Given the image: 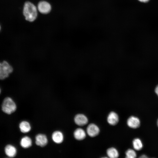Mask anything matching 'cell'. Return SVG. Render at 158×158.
<instances>
[{"mask_svg": "<svg viewBox=\"0 0 158 158\" xmlns=\"http://www.w3.org/2000/svg\"><path fill=\"white\" fill-rule=\"evenodd\" d=\"M75 138L79 140L84 139L86 137V134L85 131L81 128H78L75 129L73 133Z\"/></svg>", "mask_w": 158, "mask_h": 158, "instance_id": "7c38bea8", "label": "cell"}, {"mask_svg": "<svg viewBox=\"0 0 158 158\" xmlns=\"http://www.w3.org/2000/svg\"><path fill=\"white\" fill-rule=\"evenodd\" d=\"M155 93L158 96V85H157L155 89Z\"/></svg>", "mask_w": 158, "mask_h": 158, "instance_id": "ac0fdd59", "label": "cell"}, {"mask_svg": "<svg viewBox=\"0 0 158 158\" xmlns=\"http://www.w3.org/2000/svg\"><path fill=\"white\" fill-rule=\"evenodd\" d=\"M133 144L134 148L137 150H140L143 147L142 141L138 138H135L133 140Z\"/></svg>", "mask_w": 158, "mask_h": 158, "instance_id": "2e32d148", "label": "cell"}, {"mask_svg": "<svg viewBox=\"0 0 158 158\" xmlns=\"http://www.w3.org/2000/svg\"><path fill=\"white\" fill-rule=\"evenodd\" d=\"M52 138L53 141L56 143H61L63 140V135L61 132L59 131L54 132L52 135Z\"/></svg>", "mask_w": 158, "mask_h": 158, "instance_id": "8fae6325", "label": "cell"}, {"mask_svg": "<svg viewBox=\"0 0 158 158\" xmlns=\"http://www.w3.org/2000/svg\"><path fill=\"white\" fill-rule=\"evenodd\" d=\"M5 152L6 154L8 157H13L16 155L17 150L14 146L8 145L5 148Z\"/></svg>", "mask_w": 158, "mask_h": 158, "instance_id": "30bf717a", "label": "cell"}, {"mask_svg": "<svg viewBox=\"0 0 158 158\" xmlns=\"http://www.w3.org/2000/svg\"><path fill=\"white\" fill-rule=\"evenodd\" d=\"M1 109L4 113L10 114L16 111V106L11 98L7 97H6L3 102Z\"/></svg>", "mask_w": 158, "mask_h": 158, "instance_id": "7a4b0ae2", "label": "cell"}, {"mask_svg": "<svg viewBox=\"0 0 158 158\" xmlns=\"http://www.w3.org/2000/svg\"><path fill=\"white\" fill-rule=\"evenodd\" d=\"M38 9L41 13L47 14L51 11V7L50 4L48 2L45 1H41L38 4Z\"/></svg>", "mask_w": 158, "mask_h": 158, "instance_id": "277c9868", "label": "cell"}, {"mask_svg": "<svg viewBox=\"0 0 158 158\" xmlns=\"http://www.w3.org/2000/svg\"><path fill=\"white\" fill-rule=\"evenodd\" d=\"M157 126H158V119L157 121Z\"/></svg>", "mask_w": 158, "mask_h": 158, "instance_id": "44dd1931", "label": "cell"}, {"mask_svg": "<svg viewBox=\"0 0 158 158\" xmlns=\"http://www.w3.org/2000/svg\"><path fill=\"white\" fill-rule=\"evenodd\" d=\"M23 14L26 20L31 22L33 21L37 16L36 7L29 1L26 2L24 6Z\"/></svg>", "mask_w": 158, "mask_h": 158, "instance_id": "6da1fadb", "label": "cell"}, {"mask_svg": "<svg viewBox=\"0 0 158 158\" xmlns=\"http://www.w3.org/2000/svg\"><path fill=\"white\" fill-rule=\"evenodd\" d=\"M127 124L130 128H136L140 126V121L139 119L134 116H131L128 119Z\"/></svg>", "mask_w": 158, "mask_h": 158, "instance_id": "ba28073f", "label": "cell"}, {"mask_svg": "<svg viewBox=\"0 0 158 158\" xmlns=\"http://www.w3.org/2000/svg\"><path fill=\"white\" fill-rule=\"evenodd\" d=\"M21 146L24 148H27L30 147L32 145L31 139L29 137L26 136L23 137L20 141Z\"/></svg>", "mask_w": 158, "mask_h": 158, "instance_id": "4fadbf2b", "label": "cell"}, {"mask_svg": "<svg viewBox=\"0 0 158 158\" xmlns=\"http://www.w3.org/2000/svg\"><path fill=\"white\" fill-rule=\"evenodd\" d=\"M107 153L108 156L111 158H116L119 156L117 150L114 147L108 148L107 150Z\"/></svg>", "mask_w": 158, "mask_h": 158, "instance_id": "9a60e30c", "label": "cell"}, {"mask_svg": "<svg viewBox=\"0 0 158 158\" xmlns=\"http://www.w3.org/2000/svg\"><path fill=\"white\" fill-rule=\"evenodd\" d=\"M48 140L46 136L44 134H39L35 137V143L36 145L41 147L45 146L47 144Z\"/></svg>", "mask_w": 158, "mask_h": 158, "instance_id": "52a82bcc", "label": "cell"}, {"mask_svg": "<svg viewBox=\"0 0 158 158\" xmlns=\"http://www.w3.org/2000/svg\"><path fill=\"white\" fill-rule=\"evenodd\" d=\"M140 158H147L148 157L146 155H141L140 157Z\"/></svg>", "mask_w": 158, "mask_h": 158, "instance_id": "ffe728a7", "label": "cell"}, {"mask_svg": "<svg viewBox=\"0 0 158 158\" xmlns=\"http://www.w3.org/2000/svg\"><path fill=\"white\" fill-rule=\"evenodd\" d=\"M87 132L90 137H93L97 136L99 132V129L98 126L94 123H90L87 126Z\"/></svg>", "mask_w": 158, "mask_h": 158, "instance_id": "5b68a950", "label": "cell"}, {"mask_svg": "<svg viewBox=\"0 0 158 158\" xmlns=\"http://www.w3.org/2000/svg\"><path fill=\"white\" fill-rule=\"evenodd\" d=\"M19 127L20 131L23 133H27L29 132L31 129L29 123L26 121H23L19 124Z\"/></svg>", "mask_w": 158, "mask_h": 158, "instance_id": "5bb4252c", "label": "cell"}, {"mask_svg": "<svg viewBox=\"0 0 158 158\" xmlns=\"http://www.w3.org/2000/svg\"><path fill=\"white\" fill-rule=\"evenodd\" d=\"M74 121L77 125L80 126L85 125L88 122L87 117L82 114H78L76 115L74 118Z\"/></svg>", "mask_w": 158, "mask_h": 158, "instance_id": "8992f818", "label": "cell"}, {"mask_svg": "<svg viewBox=\"0 0 158 158\" xmlns=\"http://www.w3.org/2000/svg\"><path fill=\"white\" fill-rule=\"evenodd\" d=\"M138 0L140 2H143V3L147 2L149 1V0Z\"/></svg>", "mask_w": 158, "mask_h": 158, "instance_id": "d6986e66", "label": "cell"}, {"mask_svg": "<svg viewBox=\"0 0 158 158\" xmlns=\"http://www.w3.org/2000/svg\"><path fill=\"white\" fill-rule=\"evenodd\" d=\"M126 157L128 158H135L136 157L135 152L133 150L128 149L126 152Z\"/></svg>", "mask_w": 158, "mask_h": 158, "instance_id": "e0dca14e", "label": "cell"}, {"mask_svg": "<svg viewBox=\"0 0 158 158\" xmlns=\"http://www.w3.org/2000/svg\"><path fill=\"white\" fill-rule=\"evenodd\" d=\"M118 121V116L116 113L111 111L109 113L107 116V121L110 125H115L117 123Z\"/></svg>", "mask_w": 158, "mask_h": 158, "instance_id": "9c48e42d", "label": "cell"}, {"mask_svg": "<svg viewBox=\"0 0 158 158\" xmlns=\"http://www.w3.org/2000/svg\"><path fill=\"white\" fill-rule=\"evenodd\" d=\"M13 71V68L6 61L1 62L0 64V78L3 80L9 76V74Z\"/></svg>", "mask_w": 158, "mask_h": 158, "instance_id": "3957f363", "label": "cell"}]
</instances>
